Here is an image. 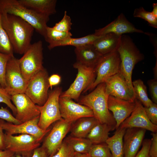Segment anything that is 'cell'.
Returning <instances> with one entry per match:
<instances>
[{"mask_svg":"<svg viewBox=\"0 0 157 157\" xmlns=\"http://www.w3.org/2000/svg\"><path fill=\"white\" fill-rule=\"evenodd\" d=\"M1 86L0 85V88H1Z\"/></svg>","mask_w":157,"mask_h":157,"instance_id":"816d5d0a","label":"cell"},{"mask_svg":"<svg viewBox=\"0 0 157 157\" xmlns=\"http://www.w3.org/2000/svg\"><path fill=\"white\" fill-rule=\"evenodd\" d=\"M48 82L51 89L53 86L58 85L61 81V78L59 75L54 74L49 77Z\"/></svg>","mask_w":157,"mask_h":157,"instance_id":"7bdbcfd3","label":"cell"},{"mask_svg":"<svg viewBox=\"0 0 157 157\" xmlns=\"http://www.w3.org/2000/svg\"><path fill=\"white\" fill-rule=\"evenodd\" d=\"M126 129L118 128L106 143L111 152L112 157H124L123 138Z\"/></svg>","mask_w":157,"mask_h":157,"instance_id":"484cf974","label":"cell"},{"mask_svg":"<svg viewBox=\"0 0 157 157\" xmlns=\"http://www.w3.org/2000/svg\"><path fill=\"white\" fill-rule=\"evenodd\" d=\"M104 83L106 92L109 96L131 101H135L134 96L120 72L109 78Z\"/></svg>","mask_w":157,"mask_h":157,"instance_id":"e0dca14e","label":"cell"},{"mask_svg":"<svg viewBox=\"0 0 157 157\" xmlns=\"http://www.w3.org/2000/svg\"><path fill=\"white\" fill-rule=\"evenodd\" d=\"M0 52L13 55L14 51L2 23V14L0 11Z\"/></svg>","mask_w":157,"mask_h":157,"instance_id":"4dcf8cb0","label":"cell"},{"mask_svg":"<svg viewBox=\"0 0 157 157\" xmlns=\"http://www.w3.org/2000/svg\"><path fill=\"white\" fill-rule=\"evenodd\" d=\"M0 119L6 121L7 122L15 124L21 123L7 108L1 107L0 108Z\"/></svg>","mask_w":157,"mask_h":157,"instance_id":"f35d334b","label":"cell"},{"mask_svg":"<svg viewBox=\"0 0 157 157\" xmlns=\"http://www.w3.org/2000/svg\"><path fill=\"white\" fill-rule=\"evenodd\" d=\"M74 157H90L88 153L81 154L75 152Z\"/></svg>","mask_w":157,"mask_h":157,"instance_id":"c3c4849f","label":"cell"},{"mask_svg":"<svg viewBox=\"0 0 157 157\" xmlns=\"http://www.w3.org/2000/svg\"><path fill=\"white\" fill-rule=\"evenodd\" d=\"M134 17L142 19L147 21L150 26L155 28H157V18L151 12L146 10L143 7L135 8L133 12Z\"/></svg>","mask_w":157,"mask_h":157,"instance_id":"d6a6232c","label":"cell"},{"mask_svg":"<svg viewBox=\"0 0 157 157\" xmlns=\"http://www.w3.org/2000/svg\"><path fill=\"white\" fill-rule=\"evenodd\" d=\"M152 136L149 154L150 157H157V133L152 132Z\"/></svg>","mask_w":157,"mask_h":157,"instance_id":"b9f144b4","label":"cell"},{"mask_svg":"<svg viewBox=\"0 0 157 157\" xmlns=\"http://www.w3.org/2000/svg\"><path fill=\"white\" fill-rule=\"evenodd\" d=\"M12 157H16L15 154Z\"/></svg>","mask_w":157,"mask_h":157,"instance_id":"f907efd6","label":"cell"},{"mask_svg":"<svg viewBox=\"0 0 157 157\" xmlns=\"http://www.w3.org/2000/svg\"><path fill=\"white\" fill-rule=\"evenodd\" d=\"M33 151L25 154H16V157H31Z\"/></svg>","mask_w":157,"mask_h":157,"instance_id":"681fc988","label":"cell"},{"mask_svg":"<svg viewBox=\"0 0 157 157\" xmlns=\"http://www.w3.org/2000/svg\"><path fill=\"white\" fill-rule=\"evenodd\" d=\"M45 149L41 147L35 149L33 151L31 157H48Z\"/></svg>","mask_w":157,"mask_h":157,"instance_id":"ee69618b","label":"cell"},{"mask_svg":"<svg viewBox=\"0 0 157 157\" xmlns=\"http://www.w3.org/2000/svg\"><path fill=\"white\" fill-rule=\"evenodd\" d=\"M3 103L6 104L10 108L13 114L16 115L17 113L16 109L11 102V96L6 91L4 88H0V103Z\"/></svg>","mask_w":157,"mask_h":157,"instance_id":"8d00e7d4","label":"cell"},{"mask_svg":"<svg viewBox=\"0 0 157 157\" xmlns=\"http://www.w3.org/2000/svg\"><path fill=\"white\" fill-rule=\"evenodd\" d=\"M75 152L65 140L51 157H74Z\"/></svg>","mask_w":157,"mask_h":157,"instance_id":"d590c367","label":"cell"},{"mask_svg":"<svg viewBox=\"0 0 157 157\" xmlns=\"http://www.w3.org/2000/svg\"><path fill=\"white\" fill-rule=\"evenodd\" d=\"M5 149L16 154L31 152L40 145V142L33 136L27 134L14 136L5 134Z\"/></svg>","mask_w":157,"mask_h":157,"instance_id":"7c38bea8","label":"cell"},{"mask_svg":"<svg viewBox=\"0 0 157 157\" xmlns=\"http://www.w3.org/2000/svg\"><path fill=\"white\" fill-rule=\"evenodd\" d=\"M73 67L78 71L76 78L68 89L61 92L60 96L78 101L81 93L85 92L94 82L96 73L95 67H88L76 62L73 64Z\"/></svg>","mask_w":157,"mask_h":157,"instance_id":"8992f818","label":"cell"},{"mask_svg":"<svg viewBox=\"0 0 157 157\" xmlns=\"http://www.w3.org/2000/svg\"><path fill=\"white\" fill-rule=\"evenodd\" d=\"M105 87V83L99 84L92 92L79 98L77 101L90 108L94 117L99 123L106 124L115 128V121L108 108L109 95L106 92Z\"/></svg>","mask_w":157,"mask_h":157,"instance_id":"7a4b0ae2","label":"cell"},{"mask_svg":"<svg viewBox=\"0 0 157 157\" xmlns=\"http://www.w3.org/2000/svg\"><path fill=\"white\" fill-rule=\"evenodd\" d=\"M0 11L1 13L13 15L20 17L44 37L49 17L39 14L25 6L18 0H0Z\"/></svg>","mask_w":157,"mask_h":157,"instance_id":"277c9868","label":"cell"},{"mask_svg":"<svg viewBox=\"0 0 157 157\" xmlns=\"http://www.w3.org/2000/svg\"><path fill=\"white\" fill-rule=\"evenodd\" d=\"M151 143L150 139H145L142 142V147L135 157H150L149 151Z\"/></svg>","mask_w":157,"mask_h":157,"instance_id":"ab89813d","label":"cell"},{"mask_svg":"<svg viewBox=\"0 0 157 157\" xmlns=\"http://www.w3.org/2000/svg\"><path fill=\"white\" fill-rule=\"evenodd\" d=\"M100 36H97L93 33L80 38L71 37L51 45L48 46V47L49 49L51 50L57 47L72 46L76 47L87 44H92L94 41Z\"/></svg>","mask_w":157,"mask_h":157,"instance_id":"4316f807","label":"cell"},{"mask_svg":"<svg viewBox=\"0 0 157 157\" xmlns=\"http://www.w3.org/2000/svg\"><path fill=\"white\" fill-rule=\"evenodd\" d=\"M43 49L42 42L39 40L31 44L22 56L19 59L22 75L28 81L44 68Z\"/></svg>","mask_w":157,"mask_h":157,"instance_id":"5b68a950","label":"cell"},{"mask_svg":"<svg viewBox=\"0 0 157 157\" xmlns=\"http://www.w3.org/2000/svg\"><path fill=\"white\" fill-rule=\"evenodd\" d=\"M13 56L0 52V85L3 88L5 89L6 87L5 74L7 64Z\"/></svg>","mask_w":157,"mask_h":157,"instance_id":"836d02e7","label":"cell"},{"mask_svg":"<svg viewBox=\"0 0 157 157\" xmlns=\"http://www.w3.org/2000/svg\"><path fill=\"white\" fill-rule=\"evenodd\" d=\"M5 89L11 96L24 93L29 81L23 77L19 66V60L14 56L7 64L5 74Z\"/></svg>","mask_w":157,"mask_h":157,"instance_id":"30bf717a","label":"cell"},{"mask_svg":"<svg viewBox=\"0 0 157 157\" xmlns=\"http://www.w3.org/2000/svg\"><path fill=\"white\" fill-rule=\"evenodd\" d=\"M117 51L121 61L120 72L124 77L131 92L134 96L132 84L133 71L135 65L144 59V55L131 37L124 34L121 36Z\"/></svg>","mask_w":157,"mask_h":157,"instance_id":"3957f363","label":"cell"},{"mask_svg":"<svg viewBox=\"0 0 157 157\" xmlns=\"http://www.w3.org/2000/svg\"><path fill=\"white\" fill-rule=\"evenodd\" d=\"M135 97L145 107L150 106L153 102L148 97L147 88L143 81L140 79L132 82Z\"/></svg>","mask_w":157,"mask_h":157,"instance_id":"83f0119b","label":"cell"},{"mask_svg":"<svg viewBox=\"0 0 157 157\" xmlns=\"http://www.w3.org/2000/svg\"><path fill=\"white\" fill-rule=\"evenodd\" d=\"M108 105V109L112 112L115 121L117 130L134 110L135 106V100L131 101L109 95Z\"/></svg>","mask_w":157,"mask_h":157,"instance_id":"ac0fdd59","label":"cell"},{"mask_svg":"<svg viewBox=\"0 0 157 157\" xmlns=\"http://www.w3.org/2000/svg\"><path fill=\"white\" fill-rule=\"evenodd\" d=\"M11 100L15 107V118L21 123L40 116L38 105L35 104L24 93L11 96Z\"/></svg>","mask_w":157,"mask_h":157,"instance_id":"5bb4252c","label":"cell"},{"mask_svg":"<svg viewBox=\"0 0 157 157\" xmlns=\"http://www.w3.org/2000/svg\"><path fill=\"white\" fill-rule=\"evenodd\" d=\"M115 129V126L99 123L92 129L86 138L93 144L105 143L109 137V132Z\"/></svg>","mask_w":157,"mask_h":157,"instance_id":"d4e9b609","label":"cell"},{"mask_svg":"<svg viewBox=\"0 0 157 157\" xmlns=\"http://www.w3.org/2000/svg\"><path fill=\"white\" fill-rule=\"evenodd\" d=\"M121 61L117 51L103 55L95 67V79L85 90H92L99 84L120 72Z\"/></svg>","mask_w":157,"mask_h":157,"instance_id":"ba28073f","label":"cell"},{"mask_svg":"<svg viewBox=\"0 0 157 157\" xmlns=\"http://www.w3.org/2000/svg\"><path fill=\"white\" fill-rule=\"evenodd\" d=\"M76 62L85 66L95 67L103 55L96 49L93 44L75 48Z\"/></svg>","mask_w":157,"mask_h":157,"instance_id":"44dd1931","label":"cell"},{"mask_svg":"<svg viewBox=\"0 0 157 157\" xmlns=\"http://www.w3.org/2000/svg\"><path fill=\"white\" fill-rule=\"evenodd\" d=\"M15 154L7 149L0 150V157H12Z\"/></svg>","mask_w":157,"mask_h":157,"instance_id":"bcb514c9","label":"cell"},{"mask_svg":"<svg viewBox=\"0 0 157 157\" xmlns=\"http://www.w3.org/2000/svg\"><path fill=\"white\" fill-rule=\"evenodd\" d=\"M4 120L0 119V150L5 149V134L3 132L2 125Z\"/></svg>","mask_w":157,"mask_h":157,"instance_id":"f6af8a7d","label":"cell"},{"mask_svg":"<svg viewBox=\"0 0 157 157\" xmlns=\"http://www.w3.org/2000/svg\"><path fill=\"white\" fill-rule=\"evenodd\" d=\"M146 130L137 128L126 129L123 138L124 157H135L141 145Z\"/></svg>","mask_w":157,"mask_h":157,"instance_id":"ffe728a7","label":"cell"},{"mask_svg":"<svg viewBox=\"0 0 157 157\" xmlns=\"http://www.w3.org/2000/svg\"><path fill=\"white\" fill-rule=\"evenodd\" d=\"M72 123L63 118L56 122L41 146L45 149L48 156L51 157L57 152L70 130Z\"/></svg>","mask_w":157,"mask_h":157,"instance_id":"8fae6325","label":"cell"},{"mask_svg":"<svg viewBox=\"0 0 157 157\" xmlns=\"http://www.w3.org/2000/svg\"><path fill=\"white\" fill-rule=\"evenodd\" d=\"M65 140L75 152L81 154L88 153L93 144L91 141L86 138L71 136Z\"/></svg>","mask_w":157,"mask_h":157,"instance_id":"f1b7e54d","label":"cell"},{"mask_svg":"<svg viewBox=\"0 0 157 157\" xmlns=\"http://www.w3.org/2000/svg\"><path fill=\"white\" fill-rule=\"evenodd\" d=\"M61 92V88H56L48 94L47 99L43 105H38L40 113L38 125L42 129H47L51 124L62 118L59 105Z\"/></svg>","mask_w":157,"mask_h":157,"instance_id":"52a82bcc","label":"cell"},{"mask_svg":"<svg viewBox=\"0 0 157 157\" xmlns=\"http://www.w3.org/2000/svg\"><path fill=\"white\" fill-rule=\"evenodd\" d=\"M153 9L151 12L152 14L157 18V3H154L152 4Z\"/></svg>","mask_w":157,"mask_h":157,"instance_id":"7dc6e473","label":"cell"},{"mask_svg":"<svg viewBox=\"0 0 157 157\" xmlns=\"http://www.w3.org/2000/svg\"><path fill=\"white\" fill-rule=\"evenodd\" d=\"M40 116L31 120L18 124L3 122L2 127L5 133L8 135L15 134H27L32 135L40 142L44 137L51 129L44 130L38 126Z\"/></svg>","mask_w":157,"mask_h":157,"instance_id":"9a60e30c","label":"cell"},{"mask_svg":"<svg viewBox=\"0 0 157 157\" xmlns=\"http://www.w3.org/2000/svg\"><path fill=\"white\" fill-rule=\"evenodd\" d=\"M147 116L151 122L157 125V105L153 103L148 107H144Z\"/></svg>","mask_w":157,"mask_h":157,"instance_id":"74e56055","label":"cell"},{"mask_svg":"<svg viewBox=\"0 0 157 157\" xmlns=\"http://www.w3.org/2000/svg\"><path fill=\"white\" fill-rule=\"evenodd\" d=\"M149 92L153 102L157 104V79L154 78L147 82Z\"/></svg>","mask_w":157,"mask_h":157,"instance_id":"60d3db41","label":"cell"},{"mask_svg":"<svg viewBox=\"0 0 157 157\" xmlns=\"http://www.w3.org/2000/svg\"><path fill=\"white\" fill-rule=\"evenodd\" d=\"M145 33L142 30L136 28L122 13L105 26L95 30L94 33L97 36H101L109 33L122 35L125 33Z\"/></svg>","mask_w":157,"mask_h":157,"instance_id":"d6986e66","label":"cell"},{"mask_svg":"<svg viewBox=\"0 0 157 157\" xmlns=\"http://www.w3.org/2000/svg\"><path fill=\"white\" fill-rule=\"evenodd\" d=\"M72 34L70 32H63L56 30L52 27L47 26L44 37L45 41L49 43L48 46L63 41L72 37Z\"/></svg>","mask_w":157,"mask_h":157,"instance_id":"f546056e","label":"cell"},{"mask_svg":"<svg viewBox=\"0 0 157 157\" xmlns=\"http://www.w3.org/2000/svg\"><path fill=\"white\" fill-rule=\"evenodd\" d=\"M59 105L61 117L67 121L73 123L83 117H94L90 108L68 97L60 96Z\"/></svg>","mask_w":157,"mask_h":157,"instance_id":"4fadbf2b","label":"cell"},{"mask_svg":"<svg viewBox=\"0 0 157 157\" xmlns=\"http://www.w3.org/2000/svg\"><path fill=\"white\" fill-rule=\"evenodd\" d=\"M22 4L41 15L49 17L56 12V0H18Z\"/></svg>","mask_w":157,"mask_h":157,"instance_id":"603a6c76","label":"cell"},{"mask_svg":"<svg viewBox=\"0 0 157 157\" xmlns=\"http://www.w3.org/2000/svg\"><path fill=\"white\" fill-rule=\"evenodd\" d=\"M2 14V23L14 52L23 54L30 45L34 28L20 17Z\"/></svg>","mask_w":157,"mask_h":157,"instance_id":"6da1fadb","label":"cell"},{"mask_svg":"<svg viewBox=\"0 0 157 157\" xmlns=\"http://www.w3.org/2000/svg\"><path fill=\"white\" fill-rule=\"evenodd\" d=\"M49 77L47 71L44 68L31 78L26 89L24 93L38 106L43 105L48 98Z\"/></svg>","mask_w":157,"mask_h":157,"instance_id":"9c48e42d","label":"cell"},{"mask_svg":"<svg viewBox=\"0 0 157 157\" xmlns=\"http://www.w3.org/2000/svg\"><path fill=\"white\" fill-rule=\"evenodd\" d=\"M88 154L90 157H112L110 149L106 142L93 144Z\"/></svg>","mask_w":157,"mask_h":157,"instance_id":"1f68e13d","label":"cell"},{"mask_svg":"<svg viewBox=\"0 0 157 157\" xmlns=\"http://www.w3.org/2000/svg\"><path fill=\"white\" fill-rule=\"evenodd\" d=\"M135 106L134 110L118 128H140L152 133L157 132V125L153 124L149 120L146 114L144 106L135 99Z\"/></svg>","mask_w":157,"mask_h":157,"instance_id":"2e32d148","label":"cell"},{"mask_svg":"<svg viewBox=\"0 0 157 157\" xmlns=\"http://www.w3.org/2000/svg\"><path fill=\"white\" fill-rule=\"evenodd\" d=\"M99 122L94 117L81 118L72 125L71 136L74 137L86 138L92 129Z\"/></svg>","mask_w":157,"mask_h":157,"instance_id":"cb8c5ba5","label":"cell"},{"mask_svg":"<svg viewBox=\"0 0 157 157\" xmlns=\"http://www.w3.org/2000/svg\"><path fill=\"white\" fill-rule=\"evenodd\" d=\"M72 25L70 17L65 11L62 19L55 24L53 28L58 31L63 32H69L71 29Z\"/></svg>","mask_w":157,"mask_h":157,"instance_id":"e575fe53","label":"cell"},{"mask_svg":"<svg viewBox=\"0 0 157 157\" xmlns=\"http://www.w3.org/2000/svg\"><path fill=\"white\" fill-rule=\"evenodd\" d=\"M122 35L109 33L100 36L93 43L94 46L102 55L117 51Z\"/></svg>","mask_w":157,"mask_h":157,"instance_id":"7402d4cb","label":"cell"}]
</instances>
